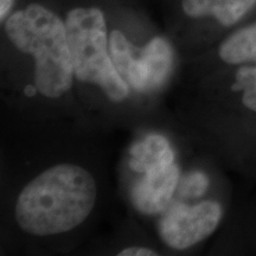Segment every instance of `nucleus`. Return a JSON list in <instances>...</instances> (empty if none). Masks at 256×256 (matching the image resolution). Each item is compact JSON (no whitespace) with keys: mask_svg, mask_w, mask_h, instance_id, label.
Instances as JSON below:
<instances>
[{"mask_svg":"<svg viewBox=\"0 0 256 256\" xmlns=\"http://www.w3.org/2000/svg\"><path fill=\"white\" fill-rule=\"evenodd\" d=\"M96 183L81 166L56 165L31 180L19 194L16 220L25 232L57 235L75 229L90 215Z\"/></svg>","mask_w":256,"mask_h":256,"instance_id":"f257e3e1","label":"nucleus"},{"mask_svg":"<svg viewBox=\"0 0 256 256\" xmlns=\"http://www.w3.org/2000/svg\"><path fill=\"white\" fill-rule=\"evenodd\" d=\"M12 44L34 58V84L50 98L70 90L75 76L66 22L40 4L14 12L5 20Z\"/></svg>","mask_w":256,"mask_h":256,"instance_id":"f03ea898","label":"nucleus"},{"mask_svg":"<svg viewBox=\"0 0 256 256\" xmlns=\"http://www.w3.org/2000/svg\"><path fill=\"white\" fill-rule=\"evenodd\" d=\"M64 22L76 78L98 86L113 101L126 98L130 88L112 60L110 36L101 10L72 8Z\"/></svg>","mask_w":256,"mask_h":256,"instance_id":"7ed1b4c3","label":"nucleus"},{"mask_svg":"<svg viewBox=\"0 0 256 256\" xmlns=\"http://www.w3.org/2000/svg\"><path fill=\"white\" fill-rule=\"evenodd\" d=\"M110 54L120 76L138 92H151L168 78L174 64V51L162 37H154L138 49L122 32L110 34Z\"/></svg>","mask_w":256,"mask_h":256,"instance_id":"20e7f679","label":"nucleus"},{"mask_svg":"<svg viewBox=\"0 0 256 256\" xmlns=\"http://www.w3.org/2000/svg\"><path fill=\"white\" fill-rule=\"evenodd\" d=\"M220 218L222 208L216 202H202L194 206L178 203L160 220V236L168 247L190 248L215 232Z\"/></svg>","mask_w":256,"mask_h":256,"instance_id":"39448f33","label":"nucleus"},{"mask_svg":"<svg viewBox=\"0 0 256 256\" xmlns=\"http://www.w3.org/2000/svg\"><path fill=\"white\" fill-rule=\"evenodd\" d=\"M179 180L178 166L171 164L145 174L133 188V204L140 212L156 215L168 208Z\"/></svg>","mask_w":256,"mask_h":256,"instance_id":"423d86ee","label":"nucleus"},{"mask_svg":"<svg viewBox=\"0 0 256 256\" xmlns=\"http://www.w3.org/2000/svg\"><path fill=\"white\" fill-rule=\"evenodd\" d=\"M256 6V0H182L190 18H211L224 28L238 24Z\"/></svg>","mask_w":256,"mask_h":256,"instance_id":"0eeeda50","label":"nucleus"},{"mask_svg":"<svg viewBox=\"0 0 256 256\" xmlns=\"http://www.w3.org/2000/svg\"><path fill=\"white\" fill-rule=\"evenodd\" d=\"M174 151L168 140L164 136L153 134L132 147L130 166L136 172L147 174L174 164Z\"/></svg>","mask_w":256,"mask_h":256,"instance_id":"6e6552de","label":"nucleus"},{"mask_svg":"<svg viewBox=\"0 0 256 256\" xmlns=\"http://www.w3.org/2000/svg\"><path fill=\"white\" fill-rule=\"evenodd\" d=\"M218 55L228 64H256V19L229 34L220 43Z\"/></svg>","mask_w":256,"mask_h":256,"instance_id":"1a4fd4ad","label":"nucleus"},{"mask_svg":"<svg viewBox=\"0 0 256 256\" xmlns=\"http://www.w3.org/2000/svg\"><path fill=\"white\" fill-rule=\"evenodd\" d=\"M232 89L235 92L243 90V104L256 112V64L255 66H244L238 70Z\"/></svg>","mask_w":256,"mask_h":256,"instance_id":"9d476101","label":"nucleus"},{"mask_svg":"<svg viewBox=\"0 0 256 256\" xmlns=\"http://www.w3.org/2000/svg\"><path fill=\"white\" fill-rule=\"evenodd\" d=\"M179 185V194L186 198L200 197L206 194L209 180L200 172H191L182 179Z\"/></svg>","mask_w":256,"mask_h":256,"instance_id":"9b49d317","label":"nucleus"},{"mask_svg":"<svg viewBox=\"0 0 256 256\" xmlns=\"http://www.w3.org/2000/svg\"><path fill=\"white\" fill-rule=\"evenodd\" d=\"M120 256H154L156 252L152 249L144 247H130L119 252Z\"/></svg>","mask_w":256,"mask_h":256,"instance_id":"f8f14e48","label":"nucleus"},{"mask_svg":"<svg viewBox=\"0 0 256 256\" xmlns=\"http://www.w3.org/2000/svg\"><path fill=\"white\" fill-rule=\"evenodd\" d=\"M14 5V0H0V19H2V22L8 19Z\"/></svg>","mask_w":256,"mask_h":256,"instance_id":"ddd939ff","label":"nucleus"}]
</instances>
